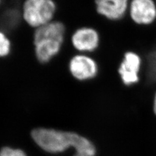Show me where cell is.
<instances>
[{
	"mask_svg": "<svg viewBox=\"0 0 156 156\" xmlns=\"http://www.w3.org/2000/svg\"><path fill=\"white\" fill-rule=\"evenodd\" d=\"M143 58L137 52L127 51L119 66L117 72L120 81L126 87H131L140 82Z\"/></svg>",
	"mask_w": 156,
	"mask_h": 156,
	"instance_id": "obj_5",
	"label": "cell"
},
{
	"mask_svg": "<svg viewBox=\"0 0 156 156\" xmlns=\"http://www.w3.org/2000/svg\"><path fill=\"white\" fill-rule=\"evenodd\" d=\"M68 72L75 80L87 83L95 80L100 73V66L91 55L76 53L69 59Z\"/></svg>",
	"mask_w": 156,
	"mask_h": 156,
	"instance_id": "obj_4",
	"label": "cell"
},
{
	"mask_svg": "<svg viewBox=\"0 0 156 156\" xmlns=\"http://www.w3.org/2000/svg\"><path fill=\"white\" fill-rule=\"evenodd\" d=\"M20 16L16 12V10H9L8 12H5L2 18V25L7 29H11L16 26L19 21Z\"/></svg>",
	"mask_w": 156,
	"mask_h": 156,
	"instance_id": "obj_10",
	"label": "cell"
},
{
	"mask_svg": "<svg viewBox=\"0 0 156 156\" xmlns=\"http://www.w3.org/2000/svg\"><path fill=\"white\" fill-rule=\"evenodd\" d=\"M155 2H156V0H155Z\"/></svg>",
	"mask_w": 156,
	"mask_h": 156,
	"instance_id": "obj_15",
	"label": "cell"
},
{
	"mask_svg": "<svg viewBox=\"0 0 156 156\" xmlns=\"http://www.w3.org/2000/svg\"><path fill=\"white\" fill-rule=\"evenodd\" d=\"M1 2H2V0H0V5H1Z\"/></svg>",
	"mask_w": 156,
	"mask_h": 156,
	"instance_id": "obj_14",
	"label": "cell"
},
{
	"mask_svg": "<svg viewBox=\"0 0 156 156\" xmlns=\"http://www.w3.org/2000/svg\"><path fill=\"white\" fill-rule=\"evenodd\" d=\"M130 0H94L96 12L106 20L116 22L128 16Z\"/></svg>",
	"mask_w": 156,
	"mask_h": 156,
	"instance_id": "obj_8",
	"label": "cell"
},
{
	"mask_svg": "<svg viewBox=\"0 0 156 156\" xmlns=\"http://www.w3.org/2000/svg\"><path fill=\"white\" fill-rule=\"evenodd\" d=\"M66 26L59 21H52L35 29L33 45L35 57L41 63H47L61 51L66 37Z\"/></svg>",
	"mask_w": 156,
	"mask_h": 156,
	"instance_id": "obj_2",
	"label": "cell"
},
{
	"mask_svg": "<svg viewBox=\"0 0 156 156\" xmlns=\"http://www.w3.org/2000/svg\"><path fill=\"white\" fill-rule=\"evenodd\" d=\"M31 136L41 148L48 152H62L74 148V156H95L96 148L90 140L74 132H64L52 129L37 128Z\"/></svg>",
	"mask_w": 156,
	"mask_h": 156,
	"instance_id": "obj_1",
	"label": "cell"
},
{
	"mask_svg": "<svg viewBox=\"0 0 156 156\" xmlns=\"http://www.w3.org/2000/svg\"><path fill=\"white\" fill-rule=\"evenodd\" d=\"M0 156H27L22 150L4 147L0 150Z\"/></svg>",
	"mask_w": 156,
	"mask_h": 156,
	"instance_id": "obj_12",
	"label": "cell"
},
{
	"mask_svg": "<svg viewBox=\"0 0 156 156\" xmlns=\"http://www.w3.org/2000/svg\"><path fill=\"white\" fill-rule=\"evenodd\" d=\"M56 11L53 0H25L21 14L29 26L37 29L52 22Z\"/></svg>",
	"mask_w": 156,
	"mask_h": 156,
	"instance_id": "obj_3",
	"label": "cell"
},
{
	"mask_svg": "<svg viewBox=\"0 0 156 156\" xmlns=\"http://www.w3.org/2000/svg\"><path fill=\"white\" fill-rule=\"evenodd\" d=\"M152 110H153L154 115L156 116V91L154 93V98H153V101H152Z\"/></svg>",
	"mask_w": 156,
	"mask_h": 156,
	"instance_id": "obj_13",
	"label": "cell"
},
{
	"mask_svg": "<svg viewBox=\"0 0 156 156\" xmlns=\"http://www.w3.org/2000/svg\"><path fill=\"white\" fill-rule=\"evenodd\" d=\"M11 51V42L4 31L0 30V57L8 56Z\"/></svg>",
	"mask_w": 156,
	"mask_h": 156,
	"instance_id": "obj_11",
	"label": "cell"
},
{
	"mask_svg": "<svg viewBox=\"0 0 156 156\" xmlns=\"http://www.w3.org/2000/svg\"><path fill=\"white\" fill-rule=\"evenodd\" d=\"M70 43L77 53L92 55L100 46V33L93 27L80 26L73 31Z\"/></svg>",
	"mask_w": 156,
	"mask_h": 156,
	"instance_id": "obj_6",
	"label": "cell"
},
{
	"mask_svg": "<svg viewBox=\"0 0 156 156\" xmlns=\"http://www.w3.org/2000/svg\"><path fill=\"white\" fill-rule=\"evenodd\" d=\"M128 15L138 26H150L156 22L155 0H130Z\"/></svg>",
	"mask_w": 156,
	"mask_h": 156,
	"instance_id": "obj_7",
	"label": "cell"
},
{
	"mask_svg": "<svg viewBox=\"0 0 156 156\" xmlns=\"http://www.w3.org/2000/svg\"><path fill=\"white\" fill-rule=\"evenodd\" d=\"M143 66L140 81L156 90V44L142 55Z\"/></svg>",
	"mask_w": 156,
	"mask_h": 156,
	"instance_id": "obj_9",
	"label": "cell"
}]
</instances>
